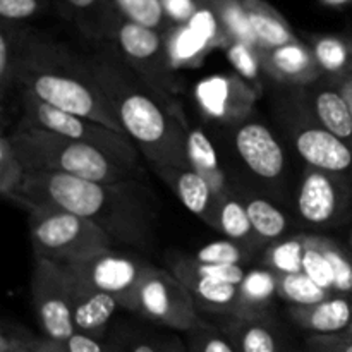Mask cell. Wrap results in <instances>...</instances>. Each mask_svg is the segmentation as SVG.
<instances>
[{
    "label": "cell",
    "instance_id": "cell-40",
    "mask_svg": "<svg viewBox=\"0 0 352 352\" xmlns=\"http://www.w3.org/2000/svg\"><path fill=\"white\" fill-rule=\"evenodd\" d=\"M186 339L191 352H239L220 327L212 325L205 320L189 330Z\"/></svg>",
    "mask_w": 352,
    "mask_h": 352
},
{
    "label": "cell",
    "instance_id": "cell-37",
    "mask_svg": "<svg viewBox=\"0 0 352 352\" xmlns=\"http://www.w3.org/2000/svg\"><path fill=\"white\" fill-rule=\"evenodd\" d=\"M17 26L19 23H0V91L2 98L16 86Z\"/></svg>",
    "mask_w": 352,
    "mask_h": 352
},
{
    "label": "cell",
    "instance_id": "cell-3",
    "mask_svg": "<svg viewBox=\"0 0 352 352\" xmlns=\"http://www.w3.org/2000/svg\"><path fill=\"white\" fill-rule=\"evenodd\" d=\"M16 88L55 109L126 134L93 74L89 58L21 23L17 26Z\"/></svg>",
    "mask_w": 352,
    "mask_h": 352
},
{
    "label": "cell",
    "instance_id": "cell-16",
    "mask_svg": "<svg viewBox=\"0 0 352 352\" xmlns=\"http://www.w3.org/2000/svg\"><path fill=\"white\" fill-rule=\"evenodd\" d=\"M162 181L167 182L182 205L195 213L198 219L219 230L220 199L212 186L189 165V167H160L153 168Z\"/></svg>",
    "mask_w": 352,
    "mask_h": 352
},
{
    "label": "cell",
    "instance_id": "cell-52",
    "mask_svg": "<svg viewBox=\"0 0 352 352\" xmlns=\"http://www.w3.org/2000/svg\"><path fill=\"white\" fill-rule=\"evenodd\" d=\"M344 336H346V337H349V339H352V329H351L349 332H347V333H344Z\"/></svg>",
    "mask_w": 352,
    "mask_h": 352
},
{
    "label": "cell",
    "instance_id": "cell-12",
    "mask_svg": "<svg viewBox=\"0 0 352 352\" xmlns=\"http://www.w3.org/2000/svg\"><path fill=\"white\" fill-rule=\"evenodd\" d=\"M292 144L308 167L337 175L352 192V146L320 126L308 109L291 129Z\"/></svg>",
    "mask_w": 352,
    "mask_h": 352
},
{
    "label": "cell",
    "instance_id": "cell-7",
    "mask_svg": "<svg viewBox=\"0 0 352 352\" xmlns=\"http://www.w3.org/2000/svg\"><path fill=\"white\" fill-rule=\"evenodd\" d=\"M21 103H23V117L19 126L34 127L79 143L91 144L98 150L113 155L119 160L140 165V150L126 134L117 133L112 127L103 126L96 120L55 109L34 98L30 93H21Z\"/></svg>",
    "mask_w": 352,
    "mask_h": 352
},
{
    "label": "cell",
    "instance_id": "cell-1",
    "mask_svg": "<svg viewBox=\"0 0 352 352\" xmlns=\"http://www.w3.org/2000/svg\"><path fill=\"white\" fill-rule=\"evenodd\" d=\"M14 203L30 213H74L127 246L148 248L155 232V199L141 181L103 184L57 172H28Z\"/></svg>",
    "mask_w": 352,
    "mask_h": 352
},
{
    "label": "cell",
    "instance_id": "cell-47",
    "mask_svg": "<svg viewBox=\"0 0 352 352\" xmlns=\"http://www.w3.org/2000/svg\"><path fill=\"white\" fill-rule=\"evenodd\" d=\"M305 352H336V351L330 349V347L323 342L322 337L309 336L305 344Z\"/></svg>",
    "mask_w": 352,
    "mask_h": 352
},
{
    "label": "cell",
    "instance_id": "cell-20",
    "mask_svg": "<svg viewBox=\"0 0 352 352\" xmlns=\"http://www.w3.org/2000/svg\"><path fill=\"white\" fill-rule=\"evenodd\" d=\"M220 329L239 352H287L280 330L270 315L260 318H230Z\"/></svg>",
    "mask_w": 352,
    "mask_h": 352
},
{
    "label": "cell",
    "instance_id": "cell-45",
    "mask_svg": "<svg viewBox=\"0 0 352 352\" xmlns=\"http://www.w3.org/2000/svg\"><path fill=\"white\" fill-rule=\"evenodd\" d=\"M65 346H67L69 352H116V349L107 347L100 339H93V337L82 336L78 332L67 340Z\"/></svg>",
    "mask_w": 352,
    "mask_h": 352
},
{
    "label": "cell",
    "instance_id": "cell-38",
    "mask_svg": "<svg viewBox=\"0 0 352 352\" xmlns=\"http://www.w3.org/2000/svg\"><path fill=\"white\" fill-rule=\"evenodd\" d=\"M226 55L232 67L236 69V74L241 76L246 82H250L258 93H261L260 76L263 69H261L260 50L253 45L234 41L226 48Z\"/></svg>",
    "mask_w": 352,
    "mask_h": 352
},
{
    "label": "cell",
    "instance_id": "cell-31",
    "mask_svg": "<svg viewBox=\"0 0 352 352\" xmlns=\"http://www.w3.org/2000/svg\"><path fill=\"white\" fill-rule=\"evenodd\" d=\"M332 296L306 274H278V298L289 306H313Z\"/></svg>",
    "mask_w": 352,
    "mask_h": 352
},
{
    "label": "cell",
    "instance_id": "cell-15",
    "mask_svg": "<svg viewBox=\"0 0 352 352\" xmlns=\"http://www.w3.org/2000/svg\"><path fill=\"white\" fill-rule=\"evenodd\" d=\"M263 74L274 81L296 88H308L323 79L311 47L302 40L272 50H260Z\"/></svg>",
    "mask_w": 352,
    "mask_h": 352
},
{
    "label": "cell",
    "instance_id": "cell-8",
    "mask_svg": "<svg viewBox=\"0 0 352 352\" xmlns=\"http://www.w3.org/2000/svg\"><path fill=\"white\" fill-rule=\"evenodd\" d=\"M150 267L143 258L117 253L112 248L86 260L64 265V270L72 280L110 296L122 309L138 313L141 282Z\"/></svg>",
    "mask_w": 352,
    "mask_h": 352
},
{
    "label": "cell",
    "instance_id": "cell-27",
    "mask_svg": "<svg viewBox=\"0 0 352 352\" xmlns=\"http://www.w3.org/2000/svg\"><path fill=\"white\" fill-rule=\"evenodd\" d=\"M165 41L175 71L195 67L212 52L208 43L189 24L170 26V30L165 33Z\"/></svg>",
    "mask_w": 352,
    "mask_h": 352
},
{
    "label": "cell",
    "instance_id": "cell-22",
    "mask_svg": "<svg viewBox=\"0 0 352 352\" xmlns=\"http://www.w3.org/2000/svg\"><path fill=\"white\" fill-rule=\"evenodd\" d=\"M258 50H272L298 41L289 21L267 0H243Z\"/></svg>",
    "mask_w": 352,
    "mask_h": 352
},
{
    "label": "cell",
    "instance_id": "cell-5",
    "mask_svg": "<svg viewBox=\"0 0 352 352\" xmlns=\"http://www.w3.org/2000/svg\"><path fill=\"white\" fill-rule=\"evenodd\" d=\"M30 237L34 260L71 265L112 250L113 239L96 223L69 212H31Z\"/></svg>",
    "mask_w": 352,
    "mask_h": 352
},
{
    "label": "cell",
    "instance_id": "cell-4",
    "mask_svg": "<svg viewBox=\"0 0 352 352\" xmlns=\"http://www.w3.org/2000/svg\"><path fill=\"white\" fill-rule=\"evenodd\" d=\"M10 141L26 172H57L103 184L141 181V165L127 164L91 144L34 127L17 126Z\"/></svg>",
    "mask_w": 352,
    "mask_h": 352
},
{
    "label": "cell",
    "instance_id": "cell-10",
    "mask_svg": "<svg viewBox=\"0 0 352 352\" xmlns=\"http://www.w3.org/2000/svg\"><path fill=\"white\" fill-rule=\"evenodd\" d=\"M31 299L45 339L67 344L76 329L72 322L71 282L62 265L34 260Z\"/></svg>",
    "mask_w": 352,
    "mask_h": 352
},
{
    "label": "cell",
    "instance_id": "cell-33",
    "mask_svg": "<svg viewBox=\"0 0 352 352\" xmlns=\"http://www.w3.org/2000/svg\"><path fill=\"white\" fill-rule=\"evenodd\" d=\"M316 241L332 270L333 292L340 296H352V251L323 234H316Z\"/></svg>",
    "mask_w": 352,
    "mask_h": 352
},
{
    "label": "cell",
    "instance_id": "cell-25",
    "mask_svg": "<svg viewBox=\"0 0 352 352\" xmlns=\"http://www.w3.org/2000/svg\"><path fill=\"white\" fill-rule=\"evenodd\" d=\"M275 298H278V274L267 267L251 268L239 284V305L234 318L270 315Z\"/></svg>",
    "mask_w": 352,
    "mask_h": 352
},
{
    "label": "cell",
    "instance_id": "cell-43",
    "mask_svg": "<svg viewBox=\"0 0 352 352\" xmlns=\"http://www.w3.org/2000/svg\"><path fill=\"white\" fill-rule=\"evenodd\" d=\"M205 3L206 0H160V6L170 26L189 24Z\"/></svg>",
    "mask_w": 352,
    "mask_h": 352
},
{
    "label": "cell",
    "instance_id": "cell-26",
    "mask_svg": "<svg viewBox=\"0 0 352 352\" xmlns=\"http://www.w3.org/2000/svg\"><path fill=\"white\" fill-rule=\"evenodd\" d=\"M188 158L189 165L212 186L213 192L219 196L220 201L232 192L227 186V175L217 157L215 146L198 127L188 126Z\"/></svg>",
    "mask_w": 352,
    "mask_h": 352
},
{
    "label": "cell",
    "instance_id": "cell-13",
    "mask_svg": "<svg viewBox=\"0 0 352 352\" xmlns=\"http://www.w3.org/2000/svg\"><path fill=\"white\" fill-rule=\"evenodd\" d=\"M260 93L237 74L210 76L196 86L199 109L222 124L246 122Z\"/></svg>",
    "mask_w": 352,
    "mask_h": 352
},
{
    "label": "cell",
    "instance_id": "cell-50",
    "mask_svg": "<svg viewBox=\"0 0 352 352\" xmlns=\"http://www.w3.org/2000/svg\"><path fill=\"white\" fill-rule=\"evenodd\" d=\"M320 3L329 9H344V7L352 6V0H320Z\"/></svg>",
    "mask_w": 352,
    "mask_h": 352
},
{
    "label": "cell",
    "instance_id": "cell-48",
    "mask_svg": "<svg viewBox=\"0 0 352 352\" xmlns=\"http://www.w3.org/2000/svg\"><path fill=\"white\" fill-rule=\"evenodd\" d=\"M40 349L41 352H69L67 346L60 342H55V340L50 339H40Z\"/></svg>",
    "mask_w": 352,
    "mask_h": 352
},
{
    "label": "cell",
    "instance_id": "cell-32",
    "mask_svg": "<svg viewBox=\"0 0 352 352\" xmlns=\"http://www.w3.org/2000/svg\"><path fill=\"white\" fill-rule=\"evenodd\" d=\"M206 2L215 10L230 43L241 41L256 47L243 0H206Z\"/></svg>",
    "mask_w": 352,
    "mask_h": 352
},
{
    "label": "cell",
    "instance_id": "cell-18",
    "mask_svg": "<svg viewBox=\"0 0 352 352\" xmlns=\"http://www.w3.org/2000/svg\"><path fill=\"white\" fill-rule=\"evenodd\" d=\"M320 81L302 88L306 93V109L320 126L352 146V109L349 102L336 85L325 79V82Z\"/></svg>",
    "mask_w": 352,
    "mask_h": 352
},
{
    "label": "cell",
    "instance_id": "cell-19",
    "mask_svg": "<svg viewBox=\"0 0 352 352\" xmlns=\"http://www.w3.org/2000/svg\"><path fill=\"white\" fill-rule=\"evenodd\" d=\"M69 282H71V308L76 332L93 337V339H102L120 306L110 296L93 291L72 280L71 277H69Z\"/></svg>",
    "mask_w": 352,
    "mask_h": 352
},
{
    "label": "cell",
    "instance_id": "cell-41",
    "mask_svg": "<svg viewBox=\"0 0 352 352\" xmlns=\"http://www.w3.org/2000/svg\"><path fill=\"white\" fill-rule=\"evenodd\" d=\"M305 274L311 280H315L320 287L336 294L333 292L332 270H330L329 261H327L325 254H323L322 248H320L318 241H316V234H308V250H306L305 256Z\"/></svg>",
    "mask_w": 352,
    "mask_h": 352
},
{
    "label": "cell",
    "instance_id": "cell-39",
    "mask_svg": "<svg viewBox=\"0 0 352 352\" xmlns=\"http://www.w3.org/2000/svg\"><path fill=\"white\" fill-rule=\"evenodd\" d=\"M191 258H195L196 261H201V263L239 265V267H243L244 261L250 258V251L244 244L226 237V239L212 241V243L205 244Z\"/></svg>",
    "mask_w": 352,
    "mask_h": 352
},
{
    "label": "cell",
    "instance_id": "cell-2",
    "mask_svg": "<svg viewBox=\"0 0 352 352\" xmlns=\"http://www.w3.org/2000/svg\"><path fill=\"white\" fill-rule=\"evenodd\" d=\"M88 58L124 133L151 168L189 167L188 124L181 113L141 79L112 43H102Z\"/></svg>",
    "mask_w": 352,
    "mask_h": 352
},
{
    "label": "cell",
    "instance_id": "cell-6",
    "mask_svg": "<svg viewBox=\"0 0 352 352\" xmlns=\"http://www.w3.org/2000/svg\"><path fill=\"white\" fill-rule=\"evenodd\" d=\"M107 43H112L141 79L146 81L172 110L181 113L177 105L179 82L164 33L119 17Z\"/></svg>",
    "mask_w": 352,
    "mask_h": 352
},
{
    "label": "cell",
    "instance_id": "cell-29",
    "mask_svg": "<svg viewBox=\"0 0 352 352\" xmlns=\"http://www.w3.org/2000/svg\"><path fill=\"white\" fill-rule=\"evenodd\" d=\"M308 250V234H298L275 241L267 250L263 267L275 274H305V256Z\"/></svg>",
    "mask_w": 352,
    "mask_h": 352
},
{
    "label": "cell",
    "instance_id": "cell-21",
    "mask_svg": "<svg viewBox=\"0 0 352 352\" xmlns=\"http://www.w3.org/2000/svg\"><path fill=\"white\" fill-rule=\"evenodd\" d=\"M308 45L325 81L336 86L352 81V34H311Z\"/></svg>",
    "mask_w": 352,
    "mask_h": 352
},
{
    "label": "cell",
    "instance_id": "cell-44",
    "mask_svg": "<svg viewBox=\"0 0 352 352\" xmlns=\"http://www.w3.org/2000/svg\"><path fill=\"white\" fill-rule=\"evenodd\" d=\"M0 352H41L40 339L3 329L0 336Z\"/></svg>",
    "mask_w": 352,
    "mask_h": 352
},
{
    "label": "cell",
    "instance_id": "cell-14",
    "mask_svg": "<svg viewBox=\"0 0 352 352\" xmlns=\"http://www.w3.org/2000/svg\"><path fill=\"white\" fill-rule=\"evenodd\" d=\"M234 144L243 164L254 175L267 181H277L284 175V148L265 124L246 120L237 126Z\"/></svg>",
    "mask_w": 352,
    "mask_h": 352
},
{
    "label": "cell",
    "instance_id": "cell-28",
    "mask_svg": "<svg viewBox=\"0 0 352 352\" xmlns=\"http://www.w3.org/2000/svg\"><path fill=\"white\" fill-rule=\"evenodd\" d=\"M219 232H222L227 239L236 241L248 248H256V244L263 243L251 226L246 203L236 198L234 192L227 195L220 201Z\"/></svg>",
    "mask_w": 352,
    "mask_h": 352
},
{
    "label": "cell",
    "instance_id": "cell-30",
    "mask_svg": "<svg viewBox=\"0 0 352 352\" xmlns=\"http://www.w3.org/2000/svg\"><path fill=\"white\" fill-rule=\"evenodd\" d=\"M246 210L250 215L251 226L261 241H280L287 230V217L277 205L261 196H253L246 199Z\"/></svg>",
    "mask_w": 352,
    "mask_h": 352
},
{
    "label": "cell",
    "instance_id": "cell-35",
    "mask_svg": "<svg viewBox=\"0 0 352 352\" xmlns=\"http://www.w3.org/2000/svg\"><path fill=\"white\" fill-rule=\"evenodd\" d=\"M26 168L17 157L9 134L0 138V195L7 201L16 199L26 181Z\"/></svg>",
    "mask_w": 352,
    "mask_h": 352
},
{
    "label": "cell",
    "instance_id": "cell-51",
    "mask_svg": "<svg viewBox=\"0 0 352 352\" xmlns=\"http://www.w3.org/2000/svg\"><path fill=\"white\" fill-rule=\"evenodd\" d=\"M347 248H349V250L352 251V229H351V234H349V246H347Z\"/></svg>",
    "mask_w": 352,
    "mask_h": 352
},
{
    "label": "cell",
    "instance_id": "cell-49",
    "mask_svg": "<svg viewBox=\"0 0 352 352\" xmlns=\"http://www.w3.org/2000/svg\"><path fill=\"white\" fill-rule=\"evenodd\" d=\"M164 352H191L189 351L188 344H182L181 340L170 339L164 342Z\"/></svg>",
    "mask_w": 352,
    "mask_h": 352
},
{
    "label": "cell",
    "instance_id": "cell-11",
    "mask_svg": "<svg viewBox=\"0 0 352 352\" xmlns=\"http://www.w3.org/2000/svg\"><path fill=\"white\" fill-rule=\"evenodd\" d=\"M299 219L315 229H336L352 219V192L337 175L308 167L296 198Z\"/></svg>",
    "mask_w": 352,
    "mask_h": 352
},
{
    "label": "cell",
    "instance_id": "cell-34",
    "mask_svg": "<svg viewBox=\"0 0 352 352\" xmlns=\"http://www.w3.org/2000/svg\"><path fill=\"white\" fill-rule=\"evenodd\" d=\"M120 17L141 26L151 28L160 33L170 30V23L165 17L160 0H110Z\"/></svg>",
    "mask_w": 352,
    "mask_h": 352
},
{
    "label": "cell",
    "instance_id": "cell-24",
    "mask_svg": "<svg viewBox=\"0 0 352 352\" xmlns=\"http://www.w3.org/2000/svg\"><path fill=\"white\" fill-rule=\"evenodd\" d=\"M191 292L198 309L230 320L236 316L239 305V285L191 274H174Z\"/></svg>",
    "mask_w": 352,
    "mask_h": 352
},
{
    "label": "cell",
    "instance_id": "cell-42",
    "mask_svg": "<svg viewBox=\"0 0 352 352\" xmlns=\"http://www.w3.org/2000/svg\"><path fill=\"white\" fill-rule=\"evenodd\" d=\"M52 0H0V17L7 23H23L45 12Z\"/></svg>",
    "mask_w": 352,
    "mask_h": 352
},
{
    "label": "cell",
    "instance_id": "cell-9",
    "mask_svg": "<svg viewBox=\"0 0 352 352\" xmlns=\"http://www.w3.org/2000/svg\"><path fill=\"white\" fill-rule=\"evenodd\" d=\"M138 313L151 322L184 333L201 322L189 289L170 270L153 265L141 282Z\"/></svg>",
    "mask_w": 352,
    "mask_h": 352
},
{
    "label": "cell",
    "instance_id": "cell-46",
    "mask_svg": "<svg viewBox=\"0 0 352 352\" xmlns=\"http://www.w3.org/2000/svg\"><path fill=\"white\" fill-rule=\"evenodd\" d=\"M116 352H164V342H155L148 339H138L127 344L122 349H116Z\"/></svg>",
    "mask_w": 352,
    "mask_h": 352
},
{
    "label": "cell",
    "instance_id": "cell-23",
    "mask_svg": "<svg viewBox=\"0 0 352 352\" xmlns=\"http://www.w3.org/2000/svg\"><path fill=\"white\" fill-rule=\"evenodd\" d=\"M62 12L78 24L86 36L107 43L119 21L110 0H55Z\"/></svg>",
    "mask_w": 352,
    "mask_h": 352
},
{
    "label": "cell",
    "instance_id": "cell-17",
    "mask_svg": "<svg viewBox=\"0 0 352 352\" xmlns=\"http://www.w3.org/2000/svg\"><path fill=\"white\" fill-rule=\"evenodd\" d=\"M289 316L309 336H344L352 329V296L333 294L313 306H291Z\"/></svg>",
    "mask_w": 352,
    "mask_h": 352
},
{
    "label": "cell",
    "instance_id": "cell-36",
    "mask_svg": "<svg viewBox=\"0 0 352 352\" xmlns=\"http://www.w3.org/2000/svg\"><path fill=\"white\" fill-rule=\"evenodd\" d=\"M168 270L172 274H191L205 278H215V280L227 282V284L239 285L246 277L248 270L239 265H210L196 261L191 256H179L170 261Z\"/></svg>",
    "mask_w": 352,
    "mask_h": 352
}]
</instances>
